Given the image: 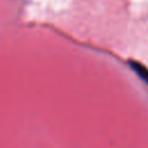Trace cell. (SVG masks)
Here are the masks:
<instances>
[{
  "mask_svg": "<svg viewBox=\"0 0 148 148\" xmlns=\"http://www.w3.org/2000/svg\"><path fill=\"white\" fill-rule=\"evenodd\" d=\"M130 65L132 67V69L148 84V68L145 67L141 62H138V61H130Z\"/></svg>",
  "mask_w": 148,
  "mask_h": 148,
  "instance_id": "1",
  "label": "cell"
}]
</instances>
